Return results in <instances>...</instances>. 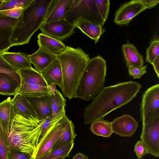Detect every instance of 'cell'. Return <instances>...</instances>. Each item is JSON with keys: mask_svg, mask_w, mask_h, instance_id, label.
<instances>
[{"mask_svg": "<svg viewBox=\"0 0 159 159\" xmlns=\"http://www.w3.org/2000/svg\"><path fill=\"white\" fill-rule=\"evenodd\" d=\"M142 87L138 82L129 81L104 87L85 108L84 124L103 119L113 111L126 105L137 96Z\"/></svg>", "mask_w": 159, "mask_h": 159, "instance_id": "obj_1", "label": "cell"}, {"mask_svg": "<svg viewBox=\"0 0 159 159\" xmlns=\"http://www.w3.org/2000/svg\"><path fill=\"white\" fill-rule=\"evenodd\" d=\"M8 133L4 139L7 150H16L32 155L41 135V122L27 118L14 107Z\"/></svg>", "mask_w": 159, "mask_h": 159, "instance_id": "obj_2", "label": "cell"}, {"mask_svg": "<svg viewBox=\"0 0 159 159\" xmlns=\"http://www.w3.org/2000/svg\"><path fill=\"white\" fill-rule=\"evenodd\" d=\"M62 74L60 89L64 96L71 99L77 98V88L87 65L90 59L81 48L67 46L57 55Z\"/></svg>", "mask_w": 159, "mask_h": 159, "instance_id": "obj_3", "label": "cell"}, {"mask_svg": "<svg viewBox=\"0 0 159 159\" xmlns=\"http://www.w3.org/2000/svg\"><path fill=\"white\" fill-rule=\"evenodd\" d=\"M53 0H33L13 28L11 46L29 43L34 33L45 22Z\"/></svg>", "mask_w": 159, "mask_h": 159, "instance_id": "obj_4", "label": "cell"}, {"mask_svg": "<svg viewBox=\"0 0 159 159\" xmlns=\"http://www.w3.org/2000/svg\"><path fill=\"white\" fill-rule=\"evenodd\" d=\"M105 60L98 56L90 59L84 71L77 88V98L89 101L104 87L106 76Z\"/></svg>", "mask_w": 159, "mask_h": 159, "instance_id": "obj_5", "label": "cell"}, {"mask_svg": "<svg viewBox=\"0 0 159 159\" xmlns=\"http://www.w3.org/2000/svg\"><path fill=\"white\" fill-rule=\"evenodd\" d=\"M65 20L75 26L79 22L87 21L102 27L105 22L98 12L96 0H73Z\"/></svg>", "mask_w": 159, "mask_h": 159, "instance_id": "obj_6", "label": "cell"}, {"mask_svg": "<svg viewBox=\"0 0 159 159\" xmlns=\"http://www.w3.org/2000/svg\"><path fill=\"white\" fill-rule=\"evenodd\" d=\"M142 124H150L159 117V84L148 88L143 93L140 105Z\"/></svg>", "mask_w": 159, "mask_h": 159, "instance_id": "obj_7", "label": "cell"}, {"mask_svg": "<svg viewBox=\"0 0 159 159\" xmlns=\"http://www.w3.org/2000/svg\"><path fill=\"white\" fill-rule=\"evenodd\" d=\"M65 114L54 121L39 140L32 156V159L46 154L52 149L60 132L61 119Z\"/></svg>", "mask_w": 159, "mask_h": 159, "instance_id": "obj_8", "label": "cell"}, {"mask_svg": "<svg viewBox=\"0 0 159 159\" xmlns=\"http://www.w3.org/2000/svg\"><path fill=\"white\" fill-rule=\"evenodd\" d=\"M75 27L64 19L45 22L40 29L44 34L62 41L74 34Z\"/></svg>", "mask_w": 159, "mask_h": 159, "instance_id": "obj_9", "label": "cell"}, {"mask_svg": "<svg viewBox=\"0 0 159 159\" xmlns=\"http://www.w3.org/2000/svg\"><path fill=\"white\" fill-rule=\"evenodd\" d=\"M141 140L147 149L148 153L159 156V117L150 124H142Z\"/></svg>", "mask_w": 159, "mask_h": 159, "instance_id": "obj_10", "label": "cell"}, {"mask_svg": "<svg viewBox=\"0 0 159 159\" xmlns=\"http://www.w3.org/2000/svg\"><path fill=\"white\" fill-rule=\"evenodd\" d=\"M146 8L140 0H132L122 4L116 12L114 22L118 25L127 24Z\"/></svg>", "mask_w": 159, "mask_h": 159, "instance_id": "obj_11", "label": "cell"}, {"mask_svg": "<svg viewBox=\"0 0 159 159\" xmlns=\"http://www.w3.org/2000/svg\"><path fill=\"white\" fill-rule=\"evenodd\" d=\"M113 133L122 137H131L136 131L138 122L131 115L124 114L111 122Z\"/></svg>", "mask_w": 159, "mask_h": 159, "instance_id": "obj_12", "label": "cell"}, {"mask_svg": "<svg viewBox=\"0 0 159 159\" xmlns=\"http://www.w3.org/2000/svg\"><path fill=\"white\" fill-rule=\"evenodd\" d=\"M76 136L74 124L65 114L61 119L60 132L52 149L74 142Z\"/></svg>", "mask_w": 159, "mask_h": 159, "instance_id": "obj_13", "label": "cell"}, {"mask_svg": "<svg viewBox=\"0 0 159 159\" xmlns=\"http://www.w3.org/2000/svg\"><path fill=\"white\" fill-rule=\"evenodd\" d=\"M57 55L39 48L34 53L28 54V57L35 70L42 73L57 58Z\"/></svg>", "mask_w": 159, "mask_h": 159, "instance_id": "obj_14", "label": "cell"}, {"mask_svg": "<svg viewBox=\"0 0 159 159\" xmlns=\"http://www.w3.org/2000/svg\"><path fill=\"white\" fill-rule=\"evenodd\" d=\"M73 0H53L45 22L65 19Z\"/></svg>", "mask_w": 159, "mask_h": 159, "instance_id": "obj_15", "label": "cell"}, {"mask_svg": "<svg viewBox=\"0 0 159 159\" xmlns=\"http://www.w3.org/2000/svg\"><path fill=\"white\" fill-rule=\"evenodd\" d=\"M49 95L37 97L24 96L34 107L40 121L52 116Z\"/></svg>", "mask_w": 159, "mask_h": 159, "instance_id": "obj_16", "label": "cell"}, {"mask_svg": "<svg viewBox=\"0 0 159 159\" xmlns=\"http://www.w3.org/2000/svg\"><path fill=\"white\" fill-rule=\"evenodd\" d=\"M1 54L4 60L17 71L22 69L32 67L28 54L25 53L7 51Z\"/></svg>", "mask_w": 159, "mask_h": 159, "instance_id": "obj_17", "label": "cell"}, {"mask_svg": "<svg viewBox=\"0 0 159 159\" xmlns=\"http://www.w3.org/2000/svg\"><path fill=\"white\" fill-rule=\"evenodd\" d=\"M12 100L14 107L20 114L26 118L41 122L34 107L24 96L17 93Z\"/></svg>", "mask_w": 159, "mask_h": 159, "instance_id": "obj_18", "label": "cell"}, {"mask_svg": "<svg viewBox=\"0 0 159 159\" xmlns=\"http://www.w3.org/2000/svg\"><path fill=\"white\" fill-rule=\"evenodd\" d=\"M122 49L127 67L132 66L141 68L143 66V57L133 44L127 43L123 44Z\"/></svg>", "mask_w": 159, "mask_h": 159, "instance_id": "obj_19", "label": "cell"}, {"mask_svg": "<svg viewBox=\"0 0 159 159\" xmlns=\"http://www.w3.org/2000/svg\"><path fill=\"white\" fill-rule=\"evenodd\" d=\"M37 43L39 48L52 54L57 55L62 52L66 48L61 41L48 36L42 33L38 36Z\"/></svg>", "mask_w": 159, "mask_h": 159, "instance_id": "obj_20", "label": "cell"}, {"mask_svg": "<svg viewBox=\"0 0 159 159\" xmlns=\"http://www.w3.org/2000/svg\"><path fill=\"white\" fill-rule=\"evenodd\" d=\"M17 73L20 77V84H28L44 87L48 86L42 73L33 67L20 69L17 71Z\"/></svg>", "mask_w": 159, "mask_h": 159, "instance_id": "obj_21", "label": "cell"}, {"mask_svg": "<svg viewBox=\"0 0 159 159\" xmlns=\"http://www.w3.org/2000/svg\"><path fill=\"white\" fill-rule=\"evenodd\" d=\"M48 85L54 83L61 89L62 84V74L61 65L57 58L42 73Z\"/></svg>", "mask_w": 159, "mask_h": 159, "instance_id": "obj_22", "label": "cell"}, {"mask_svg": "<svg viewBox=\"0 0 159 159\" xmlns=\"http://www.w3.org/2000/svg\"><path fill=\"white\" fill-rule=\"evenodd\" d=\"M13 109L12 101L10 97L0 103V125L2 130L4 139L8 134Z\"/></svg>", "mask_w": 159, "mask_h": 159, "instance_id": "obj_23", "label": "cell"}, {"mask_svg": "<svg viewBox=\"0 0 159 159\" xmlns=\"http://www.w3.org/2000/svg\"><path fill=\"white\" fill-rule=\"evenodd\" d=\"M20 84L11 75L0 72V94L15 95L17 93Z\"/></svg>", "mask_w": 159, "mask_h": 159, "instance_id": "obj_24", "label": "cell"}, {"mask_svg": "<svg viewBox=\"0 0 159 159\" xmlns=\"http://www.w3.org/2000/svg\"><path fill=\"white\" fill-rule=\"evenodd\" d=\"M75 27L92 39L96 43L101 35L105 31L101 25L90 22L83 21L78 23Z\"/></svg>", "mask_w": 159, "mask_h": 159, "instance_id": "obj_25", "label": "cell"}, {"mask_svg": "<svg viewBox=\"0 0 159 159\" xmlns=\"http://www.w3.org/2000/svg\"><path fill=\"white\" fill-rule=\"evenodd\" d=\"M49 96L53 120L65 114L66 100L58 90L55 94L50 93Z\"/></svg>", "mask_w": 159, "mask_h": 159, "instance_id": "obj_26", "label": "cell"}, {"mask_svg": "<svg viewBox=\"0 0 159 159\" xmlns=\"http://www.w3.org/2000/svg\"><path fill=\"white\" fill-rule=\"evenodd\" d=\"M17 93L24 96L37 97L49 95L50 92L48 87L23 84H20Z\"/></svg>", "mask_w": 159, "mask_h": 159, "instance_id": "obj_27", "label": "cell"}, {"mask_svg": "<svg viewBox=\"0 0 159 159\" xmlns=\"http://www.w3.org/2000/svg\"><path fill=\"white\" fill-rule=\"evenodd\" d=\"M90 129L96 135L105 138L110 137L113 133L111 122L101 119L91 123Z\"/></svg>", "mask_w": 159, "mask_h": 159, "instance_id": "obj_28", "label": "cell"}, {"mask_svg": "<svg viewBox=\"0 0 159 159\" xmlns=\"http://www.w3.org/2000/svg\"><path fill=\"white\" fill-rule=\"evenodd\" d=\"M74 145V142L69 143L58 148L52 149L46 154L41 157L33 159H51L63 156L69 157Z\"/></svg>", "mask_w": 159, "mask_h": 159, "instance_id": "obj_29", "label": "cell"}, {"mask_svg": "<svg viewBox=\"0 0 159 159\" xmlns=\"http://www.w3.org/2000/svg\"><path fill=\"white\" fill-rule=\"evenodd\" d=\"M13 28H0V54L8 51L11 47V38Z\"/></svg>", "mask_w": 159, "mask_h": 159, "instance_id": "obj_30", "label": "cell"}, {"mask_svg": "<svg viewBox=\"0 0 159 159\" xmlns=\"http://www.w3.org/2000/svg\"><path fill=\"white\" fill-rule=\"evenodd\" d=\"M33 0H3L0 6V11L15 8H23L27 7Z\"/></svg>", "mask_w": 159, "mask_h": 159, "instance_id": "obj_31", "label": "cell"}, {"mask_svg": "<svg viewBox=\"0 0 159 159\" xmlns=\"http://www.w3.org/2000/svg\"><path fill=\"white\" fill-rule=\"evenodd\" d=\"M159 56V40L156 39L151 42L146 49V62L151 64Z\"/></svg>", "mask_w": 159, "mask_h": 159, "instance_id": "obj_32", "label": "cell"}, {"mask_svg": "<svg viewBox=\"0 0 159 159\" xmlns=\"http://www.w3.org/2000/svg\"><path fill=\"white\" fill-rule=\"evenodd\" d=\"M98 12L104 21L107 19L110 9V2L109 0H96Z\"/></svg>", "mask_w": 159, "mask_h": 159, "instance_id": "obj_33", "label": "cell"}, {"mask_svg": "<svg viewBox=\"0 0 159 159\" xmlns=\"http://www.w3.org/2000/svg\"><path fill=\"white\" fill-rule=\"evenodd\" d=\"M18 21V19L8 16L2 13L0 11V28H13Z\"/></svg>", "mask_w": 159, "mask_h": 159, "instance_id": "obj_34", "label": "cell"}, {"mask_svg": "<svg viewBox=\"0 0 159 159\" xmlns=\"http://www.w3.org/2000/svg\"><path fill=\"white\" fill-rule=\"evenodd\" d=\"M147 65H145L142 68H139L130 66L128 67L129 74L134 79H139L147 72Z\"/></svg>", "mask_w": 159, "mask_h": 159, "instance_id": "obj_35", "label": "cell"}, {"mask_svg": "<svg viewBox=\"0 0 159 159\" xmlns=\"http://www.w3.org/2000/svg\"><path fill=\"white\" fill-rule=\"evenodd\" d=\"M8 159H32L30 154L16 150H8Z\"/></svg>", "mask_w": 159, "mask_h": 159, "instance_id": "obj_36", "label": "cell"}, {"mask_svg": "<svg viewBox=\"0 0 159 159\" xmlns=\"http://www.w3.org/2000/svg\"><path fill=\"white\" fill-rule=\"evenodd\" d=\"M134 151L138 159L143 158L146 154H148L147 149L141 140H139L136 143L134 146Z\"/></svg>", "mask_w": 159, "mask_h": 159, "instance_id": "obj_37", "label": "cell"}, {"mask_svg": "<svg viewBox=\"0 0 159 159\" xmlns=\"http://www.w3.org/2000/svg\"><path fill=\"white\" fill-rule=\"evenodd\" d=\"M8 154L2 130L0 125V159H8Z\"/></svg>", "mask_w": 159, "mask_h": 159, "instance_id": "obj_38", "label": "cell"}, {"mask_svg": "<svg viewBox=\"0 0 159 159\" xmlns=\"http://www.w3.org/2000/svg\"><path fill=\"white\" fill-rule=\"evenodd\" d=\"M25 8H19L0 11L2 13L8 16L18 19L23 15Z\"/></svg>", "mask_w": 159, "mask_h": 159, "instance_id": "obj_39", "label": "cell"}, {"mask_svg": "<svg viewBox=\"0 0 159 159\" xmlns=\"http://www.w3.org/2000/svg\"><path fill=\"white\" fill-rule=\"evenodd\" d=\"M56 119L52 120V116L41 121L40 127L41 135L39 141Z\"/></svg>", "mask_w": 159, "mask_h": 159, "instance_id": "obj_40", "label": "cell"}, {"mask_svg": "<svg viewBox=\"0 0 159 159\" xmlns=\"http://www.w3.org/2000/svg\"><path fill=\"white\" fill-rule=\"evenodd\" d=\"M0 68L11 71L16 72L17 71L9 64L2 58L0 54Z\"/></svg>", "mask_w": 159, "mask_h": 159, "instance_id": "obj_41", "label": "cell"}, {"mask_svg": "<svg viewBox=\"0 0 159 159\" xmlns=\"http://www.w3.org/2000/svg\"><path fill=\"white\" fill-rule=\"evenodd\" d=\"M146 9H151L155 7L159 2L158 0H140Z\"/></svg>", "mask_w": 159, "mask_h": 159, "instance_id": "obj_42", "label": "cell"}, {"mask_svg": "<svg viewBox=\"0 0 159 159\" xmlns=\"http://www.w3.org/2000/svg\"><path fill=\"white\" fill-rule=\"evenodd\" d=\"M0 72L6 73L11 75L20 83V77L17 72L11 71L1 68H0Z\"/></svg>", "mask_w": 159, "mask_h": 159, "instance_id": "obj_43", "label": "cell"}, {"mask_svg": "<svg viewBox=\"0 0 159 159\" xmlns=\"http://www.w3.org/2000/svg\"><path fill=\"white\" fill-rule=\"evenodd\" d=\"M158 78L159 77V56L151 64Z\"/></svg>", "mask_w": 159, "mask_h": 159, "instance_id": "obj_44", "label": "cell"}, {"mask_svg": "<svg viewBox=\"0 0 159 159\" xmlns=\"http://www.w3.org/2000/svg\"><path fill=\"white\" fill-rule=\"evenodd\" d=\"M48 88L50 92V93L52 94H55L57 92L56 84L54 83H51L48 85Z\"/></svg>", "mask_w": 159, "mask_h": 159, "instance_id": "obj_45", "label": "cell"}, {"mask_svg": "<svg viewBox=\"0 0 159 159\" xmlns=\"http://www.w3.org/2000/svg\"><path fill=\"white\" fill-rule=\"evenodd\" d=\"M72 159H89L88 156L80 152L76 154L73 157Z\"/></svg>", "mask_w": 159, "mask_h": 159, "instance_id": "obj_46", "label": "cell"}, {"mask_svg": "<svg viewBox=\"0 0 159 159\" xmlns=\"http://www.w3.org/2000/svg\"><path fill=\"white\" fill-rule=\"evenodd\" d=\"M66 157V156H63L51 159H64Z\"/></svg>", "mask_w": 159, "mask_h": 159, "instance_id": "obj_47", "label": "cell"}, {"mask_svg": "<svg viewBox=\"0 0 159 159\" xmlns=\"http://www.w3.org/2000/svg\"><path fill=\"white\" fill-rule=\"evenodd\" d=\"M3 0H0V6L1 5Z\"/></svg>", "mask_w": 159, "mask_h": 159, "instance_id": "obj_48", "label": "cell"}]
</instances>
